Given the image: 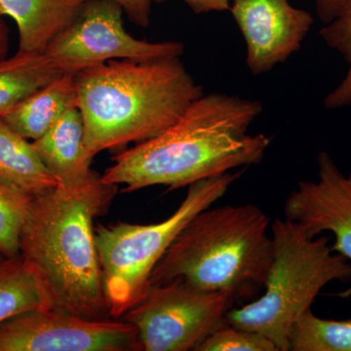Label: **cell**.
<instances>
[{
	"mask_svg": "<svg viewBox=\"0 0 351 351\" xmlns=\"http://www.w3.org/2000/svg\"><path fill=\"white\" fill-rule=\"evenodd\" d=\"M262 104L226 94L196 99L160 135L119 152L101 180L124 191L154 186L173 189L260 163L271 143L249 128Z\"/></svg>",
	"mask_w": 351,
	"mask_h": 351,
	"instance_id": "1",
	"label": "cell"
},
{
	"mask_svg": "<svg viewBox=\"0 0 351 351\" xmlns=\"http://www.w3.org/2000/svg\"><path fill=\"white\" fill-rule=\"evenodd\" d=\"M117 186L95 174L75 186L34 195L21 235V257L43 286L50 309L89 320L110 319L94 221L108 211Z\"/></svg>",
	"mask_w": 351,
	"mask_h": 351,
	"instance_id": "2",
	"label": "cell"
},
{
	"mask_svg": "<svg viewBox=\"0 0 351 351\" xmlns=\"http://www.w3.org/2000/svg\"><path fill=\"white\" fill-rule=\"evenodd\" d=\"M91 157L160 135L204 94L179 57L112 60L75 73Z\"/></svg>",
	"mask_w": 351,
	"mask_h": 351,
	"instance_id": "3",
	"label": "cell"
},
{
	"mask_svg": "<svg viewBox=\"0 0 351 351\" xmlns=\"http://www.w3.org/2000/svg\"><path fill=\"white\" fill-rule=\"evenodd\" d=\"M270 221L256 205L208 207L177 235L152 270L149 285L180 279L237 299L265 286L274 257Z\"/></svg>",
	"mask_w": 351,
	"mask_h": 351,
	"instance_id": "4",
	"label": "cell"
},
{
	"mask_svg": "<svg viewBox=\"0 0 351 351\" xmlns=\"http://www.w3.org/2000/svg\"><path fill=\"white\" fill-rule=\"evenodd\" d=\"M274 257L262 297L230 309L226 320L258 332L278 351H290L295 322L328 284L350 282L351 263L330 246L327 237H311L295 221L276 219L270 226Z\"/></svg>",
	"mask_w": 351,
	"mask_h": 351,
	"instance_id": "5",
	"label": "cell"
},
{
	"mask_svg": "<svg viewBox=\"0 0 351 351\" xmlns=\"http://www.w3.org/2000/svg\"><path fill=\"white\" fill-rule=\"evenodd\" d=\"M243 171L196 182L189 186L169 218L149 225L117 223L95 228L104 292L112 318L124 314L144 298L157 263L195 215L223 197Z\"/></svg>",
	"mask_w": 351,
	"mask_h": 351,
	"instance_id": "6",
	"label": "cell"
},
{
	"mask_svg": "<svg viewBox=\"0 0 351 351\" xmlns=\"http://www.w3.org/2000/svg\"><path fill=\"white\" fill-rule=\"evenodd\" d=\"M121 7L107 0H86L71 24L39 54L34 63L63 73H80L112 60L162 59L181 57L179 41L149 43L125 31Z\"/></svg>",
	"mask_w": 351,
	"mask_h": 351,
	"instance_id": "7",
	"label": "cell"
},
{
	"mask_svg": "<svg viewBox=\"0 0 351 351\" xmlns=\"http://www.w3.org/2000/svg\"><path fill=\"white\" fill-rule=\"evenodd\" d=\"M234 301L228 293L197 290L175 279L149 286L123 318L135 327L142 350H196L226 322Z\"/></svg>",
	"mask_w": 351,
	"mask_h": 351,
	"instance_id": "8",
	"label": "cell"
},
{
	"mask_svg": "<svg viewBox=\"0 0 351 351\" xmlns=\"http://www.w3.org/2000/svg\"><path fill=\"white\" fill-rule=\"evenodd\" d=\"M142 350L127 321L89 320L52 309H34L0 324V351Z\"/></svg>",
	"mask_w": 351,
	"mask_h": 351,
	"instance_id": "9",
	"label": "cell"
},
{
	"mask_svg": "<svg viewBox=\"0 0 351 351\" xmlns=\"http://www.w3.org/2000/svg\"><path fill=\"white\" fill-rule=\"evenodd\" d=\"M317 166V180L298 184L285 201L284 215L308 237L331 232L332 250L351 263V174H343L326 152L318 154ZM337 295L351 298V286Z\"/></svg>",
	"mask_w": 351,
	"mask_h": 351,
	"instance_id": "10",
	"label": "cell"
},
{
	"mask_svg": "<svg viewBox=\"0 0 351 351\" xmlns=\"http://www.w3.org/2000/svg\"><path fill=\"white\" fill-rule=\"evenodd\" d=\"M247 47L252 75L269 73L300 50L313 25L311 13L289 0H234L230 7Z\"/></svg>",
	"mask_w": 351,
	"mask_h": 351,
	"instance_id": "11",
	"label": "cell"
},
{
	"mask_svg": "<svg viewBox=\"0 0 351 351\" xmlns=\"http://www.w3.org/2000/svg\"><path fill=\"white\" fill-rule=\"evenodd\" d=\"M44 165L56 178L58 184L75 186L88 181L96 172L93 157L85 144L84 123L80 108L64 113L38 140L32 141Z\"/></svg>",
	"mask_w": 351,
	"mask_h": 351,
	"instance_id": "12",
	"label": "cell"
},
{
	"mask_svg": "<svg viewBox=\"0 0 351 351\" xmlns=\"http://www.w3.org/2000/svg\"><path fill=\"white\" fill-rule=\"evenodd\" d=\"M83 3L84 0H0V16L17 25L18 52L39 54L71 24Z\"/></svg>",
	"mask_w": 351,
	"mask_h": 351,
	"instance_id": "13",
	"label": "cell"
},
{
	"mask_svg": "<svg viewBox=\"0 0 351 351\" xmlns=\"http://www.w3.org/2000/svg\"><path fill=\"white\" fill-rule=\"evenodd\" d=\"M73 108H78L75 76L64 73L29 95L2 119L23 137L36 141Z\"/></svg>",
	"mask_w": 351,
	"mask_h": 351,
	"instance_id": "14",
	"label": "cell"
},
{
	"mask_svg": "<svg viewBox=\"0 0 351 351\" xmlns=\"http://www.w3.org/2000/svg\"><path fill=\"white\" fill-rule=\"evenodd\" d=\"M0 184L38 195L56 188V178L46 168L32 142L0 117Z\"/></svg>",
	"mask_w": 351,
	"mask_h": 351,
	"instance_id": "15",
	"label": "cell"
},
{
	"mask_svg": "<svg viewBox=\"0 0 351 351\" xmlns=\"http://www.w3.org/2000/svg\"><path fill=\"white\" fill-rule=\"evenodd\" d=\"M34 309H50L43 286L20 256L0 254V324Z\"/></svg>",
	"mask_w": 351,
	"mask_h": 351,
	"instance_id": "16",
	"label": "cell"
},
{
	"mask_svg": "<svg viewBox=\"0 0 351 351\" xmlns=\"http://www.w3.org/2000/svg\"><path fill=\"white\" fill-rule=\"evenodd\" d=\"M62 75L64 73L36 66L25 53L6 58L0 63V117Z\"/></svg>",
	"mask_w": 351,
	"mask_h": 351,
	"instance_id": "17",
	"label": "cell"
},
{
	"mask_svg": "<svg viewBox=\"0 0 351 351\" xmlns=\"http://www.w3.org/2000/svg\"><path fill=\"white\" fill-rule=\"evenodd\" d=\"M290 351H351V319H323L308 309L293 328Z\"/></svg>",
	"mask_w": 351,
	"mask_h": 351,
	"instance_id": "18",
	"label": "cell"
},
{
	"mask_svg": "<svg viewBox=\"0 0 351 351\" xmlns=\"http://www.w3.org/2000/svg\"><path fill=\"white\" fill-rule=\"evenodd\" d=\"M34 195L0 184V254L21 255V235L31 210Z\"/></svg>",
	"mask_w": 351,
	"mask_h": 351,
	"instance_id": "19",
	"label": "cell"
},
{
	"mask_svg": "<svg viewBox=\"0 0 351 351\" xmlns=\"http://www.w3.org/2000/svg\"><path fill=\"white\" fill-rule=\"evenodd\" d=\"M319 34L324 43L332 49L343 55L348 64V73L338 86L327 95L324 107L338 110L351 106V1L338 17L325 24Z\"/></svg>",
	"mask_w": 351,
	"mask_h": 351,
	"instance_id": "20",
	"label": "cell"
},
{
	"mask_svg": "<svg viewBox=\"0 0 351 351\" xmlns=\"http://www.w3.org/2000/svg\"><path fill=\"white\" fill-rule=\"evenodd\" d=\"M195 351H278L258 332L223 323L203 341Z\"/></svg>",
	"mask_w": 351,
	"mask_h": 351,
	"instance_id": "21",
	"label": "cell"
},
{
	"mask_svg": "<svg viewBox=\"0 0 351 351\" xmlns=\"http://www.w3.org/2000/svg\"><path fill=\"white\" fill-rule=\"evenodd\" d=\"M86 1V0H84ZM121 7L129 20L138 27H147L151 23L152 0H107Z\"/></svg>",
	"mask_w": 351,
	"mask_h": 351,
	"instance_id": "22",
	"label": "cell"
},
{
	"mask_svg": "<svg viewBox=\"0 0 351 351\" xmlns=\"http://www.w3.org/2000/svg\"><path fill=\"white\" fill-rule=\"evenodd\" d=\"M316 13L324 24L338 17L351 0H315Z\"/></svg>",
	"mask_w": 351,
	"mask_h": 351,
	"instance_id": "23",
	"label": "cell"
},
{
	"mask_svg": "<svg viewBox=\"0 0 351 351\" xmlns=\"http://www.w3.org/2000/svg\"><path fill=\"white\" fill-rule=\"evenodd\" d=\"M157 2L165 1V0H156ZM188 4L189 8L196 14L208 12H221V11H230L232 7V1L234 0H182Z\"/></svg>",
	"mask_w": 351,
	"mask_h": 351,
	"instance_id": "24",
	"label": "cell"
},
{
	"mask_svg": "<svg viewBox=\"0 0 351 351\" xmlns=\"http://www.w3.org/2000/svg\"><path fill=\"white\" fill-rule=\"evenodd\" d=\"M9 48V29L0 19V63L6 59Z\"/></svg>",
	"mask_w": 351,
	"mask_h": 351,
	"instance_id": "25",
	"label": "cell"
}]
</instances>
